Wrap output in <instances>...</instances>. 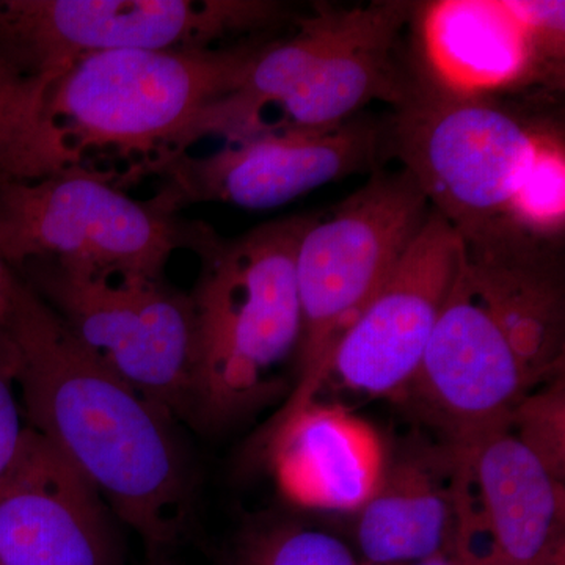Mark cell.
I'll return each mask as SVG.
<instances>
[{
  "label": "cell",
  "instance_id": "obj_1",
  "mask_svg": "<svg viewBox=\"0 0 565 565\" xmlns=\"http://www.w3.org/2000/svg\"><path fill=\"white\" fill-rule=\"evenodd\" d=\"M0 332L28 426L98 490L147 555L173 553L200 490L180 419L84 351L24 281Z\"/></svg>",
  "mask_w": 565,
  "mask_h": 565
},
{
  "label": "cell",
  "instance_id": "obj_2",
  "mask_svg": "<svg viewBox=\"0 0 565 565\" xmlns=\"http://www.w3.org/2000/svg\"><path fill=\"white\" fill-rule=\"evenodd\" d=\"M315 215H291L199 253L191 297L195 373L189 424L218 433L286 397L281 371L296 362L302 334L297 252Z\"/></svg>",
  "mask_w": 565,
  "mask_h": 565
},
{
  "label": "cell",
  "instance_id": "obj_3",
  "mask_svg": "<svg viewBox=\"0 0 565 565\" xmlns=\"http://www.w3.org/2000/svg\"><path fill=\"white\" fill-rule=\"evenodd\" d=\"M415 3L316 7L292 35L269 40L236 90L199 115L181 139H241L264 129H323L374 102L396 106L408 71L397 63L401 33Z\"/></svg>",
  "mask_w": 565,
  "mask_h": 565
},
{
  "label": "cell",
  "instance_id": "obj_4",
  "mask_svg": "<svg viewBox=\"0 0 565 565\" xmlns=\"http://www.w3.org/2000/svg\"><path fill=\"white\" fill-rule=\"evenodd\" d=\"M269 40L88 55L52 82L47 114L85 163L90 156L126 167L154 161L206 107L236 90Z\"/></svg>",
  "mask_w": 565,
  "mask_h": 565
},
{
  "label": "cell",
  "instance_id": "obj_5",
  "mask_svg": "<svg viewBox=\"0 0 565 565\" xmlns=\"http://www.w3.org/2000/svg\"><path fill=\"white\" fill-rule=\"evenodd\" d=\"M385 125V148L462 243L508 232L509 212L557 121L503 98L457 95L416 68Z\"/></svg>",
  "mask_w": 565,
  "mask_h": 565
},
{
  "label": "cell",
  "instance_id": "obj_6",
  "mask_svg": "<svg viewBox=\"0 0 565 565\" xmlns=\"http://www.w3.org/2000/svg\"><path fill=\"white\" fill-rule=\"evenodd\" d=\"M411 173L375 170L371 180L303 233L297 252L302 334L294 385L280 411L263 427L252 452L305 408L327 382L338 341L381 291L429 215Z\"/></svg>",
  "mask_w": 565,
  "mask_h": 565
},
{
  "label": "cell",
  "instance_id": "obj_7",
  "mask_svg": "<svg viewBox=\"0 0 565 565\" xmlns=\"http://www.w3.org/2000/svg\"><path fill=\"white\" fill-rule=\"evenodd\" d=\"M14 273L84 351L189 424L195 373L191 294L166 275L57 259H32Z\"/></svg>",
  "mask_w": 565,
  "mask_h": 565
},
{
  "label": "cell",
  "instance_id": "obj_8",
  "mask_svg": "<svg viewBox=\"0 0 565 565\" xmlns=\"http://www.w3.org/2000/svg\"><path fill=\"white\" fill-rule=\"evenodd\" d=\"M114 170L88 166L36 181L0 182V256L17 270L32 259L120 267L162 277L174 252L199 255L210 226L137 202Z\"/></svg>",
  "mask_w": 565,
  "mask_h": 565
},
{
  "label": "cell",
  "instance_id": "obj_9",
  "mask_svg": "<svg viewBox=\"0 0 565 565\" xmlns=\"http://www.w3.org/2000/svg\"><path fill=\"white\" fill-rule=\"evenodd\" d=\"M288 9L267 0H0V58L54 82L121 50H206L264 36Z\"/></svg>",
  "mask_w": 565,
  "mask_h": 565
},
{
  "label": "cell",
  "instance_id": "obj_10",
  "mask_svg": "<svg viewBox=\"0 0 565 565\" xmlns=\"http://www.w3.org/2000/svg\"><path fill=\"white\" fill-rule=\"evenodd\" d=\"M385 150V125L356 115L332 128L264 129L211 154L163 156L122 170L117 185L156 178L148 202L170 214L199 203L266 211L351 174L374 173Z\"/></svg>",
  "mask_w": 565,
  "mask_h": 565
},
{
  "label": "cell",
  "instance_id": "obj_11",
  "mask_svg": "<svg viewBox=\"0 0 565 565\" xmlns=\"http://www.w3.org/2000/svg\"><path fill=\"white\" fill-rule=\"evenodd\" d=\"M564 2L444 0L415 7L416 65L445 90L501 98L564 85Z\"/></svg>",
  "mask_w": 565,
  "mask_h": 565
},
{
  "label": "cell",
  "instance_id": "obj_12",
  "mask_svg": "<svg viewBox=\"0 0 565 565\" xmlns=\"http://www.w3.org/2000/svg\"><path fill=\"white\" fill-rule=\"evenodd\" d=\"M535 385L459 258L422 363L399 399L438 440L462 451L505 426Z\"/></svg>",
  "mask_w": 565,
  "mask_h": 565
},
{
  "label": "cell",
  "instance_id": "obj_13",
  "mask_svg": "<svg viewBox=\"0 0 565 565\" xmlns=\"http://www.w3.org/2000/svg\"><path fill=\"white\" fill-rule=\"evenodd\" d=\"M462 241L430 210L403 259L338 341L330 379L367 396L399 397L411 384L434 332Z\"/></svg>",
  "mask_w": 565,
  "mask_h": 565
},
{
  "label": "cell",
  "instance_id": "obj_14",
  "mask_svg": "<svg viewBox=\"0 0 565 565\" xmlns=\"http://www.w3.org/2000/svg\"><path fill=\"white\" fill-rule=\"evenodd\" d=\"M460 451V449H459ZM465 565H565V486L505 426L462 449Z\"/></svg>",
  "mask_w": 565,
  "mask_h": 565
},
{
  "label": "cell",
  "instance_id": "obj_15",
  "mask_svg": "<svg viewBox=\"0 0 565 565\" xmlns=\"http://www.w3.org/2000/svg\"><path fill=\"white\" fill-rule=\"evenodd\" d=\"M114 516L98 490L28 427L0 482V565H121Z\"/></svg>",
  "mask_w": 565,
  "mask_h": 565
},
{
  "label": "cell",
  "instance_id": "obj_16",
  "mask_svg": "<svg viewBox=\"0 0 565 565\" xmlns=\"http://www.w3.org/2000/svg\"><path fill=\"white\" fill-rule=\"evenodd\" d=\"M468 504L459 449L416 440L385 459L373 493L356 514L362 563L404 565L455 555Z\"/></svg>",
  "mask_w": 565,
  "mask_h": 565
},
{
  "label": "cell",
  "instance_id": "obj_17",
  "mask_svg": "<svg viewBox=\"0 0 565 565\" xmlns=\"http://www.w3.org/2000/svg\"><path fill=\"white\" fill-rule=\"evenodd\" d=\"M256 456L273 465L297 501L330 511H359L385 462L370 427L318 404L286 424Z\"/></svg>",
  "mask_w": 565,
  "mask_h": 565
},
{
  "label": "cell",
  "instance_id": "obj_18",
  "mask_svg": "<svg viewBox=\"0 0 565 565\" xmlns=\"http://www.w3.org/2000/svg\"><path fill=\"white\" fill-rule=\"evenodd\" d=\"M50 87L0 58V182L43 180L88 166L47 114Z\"/></svg>",
  "mask_w": 565,
  "mask_h": 565
},
{
  "label": "cell",
  "instance_id": "obj_19",
  "mask_svg": "<svg viewBox=\"0 0 565 565\" xmlns=\"http://www.w3.org/2000/svg\"><path fill=\"white\" fill-rule=\"evenodd\" d=\"M337 535L286 519L248 523L234 542L230 565H360Z\"/></svg>",
  "mask_w": 565,
  "mask_h": 565
},
{
  "label": "cell",
  "instance_id": "obj_20",
  "mask_svg": "<svg viewBox=\"0 0 565 565\" xmlns=\"http://www.w3.org/2000/svg\"><path fill=\"white\" fill-rule=\"evenodd\" d=\"M564 136L559 125L546 134L509 212L516 233L548 244H563L565 225Z\"/></svg>",
  "mask_w": 565,
  "mask_h": 565
},
{
  "label": "cell",
  "instance_id": "obj_21",
  "mask_svg": "<svg viewBox=\"0 0 565 565\" xmlns=\"http://www.w3.org/2000/svg\"><path fill=\"white\" fill-rule=\"evenodd\" d=\"M511 433L530 449L557 481L565 479L564 374L526 394L509 416Z\"/></svg>",
  "mask_w": 565,
  "mask_h": 565
},
{
  "label": "cell",
  "instance_id": "obj_22",
  "mask_svg": "<svg viewBox=\"0 0 565 565\" xmlns=\"http://www.w3.org/2000/svg\"><path fill=\"white\" fill-rule=\"evenodd\" d=\"M28 427L17 399L10 344L0 332V482L17 462Z\"/></svg>",
  "mask_w": 565,
  "mask_h": 565
},
{
  "label": "cell",
  "instance_id": "obj_23",
  "mask_svg": "<svg viewBox=\"0 0 565 565\" xmlns=\"http://www.w3.org/2000/svg\"><path fill=\"white\" fill-rule=\"evenodd\" d=\"M21 278L0 256V322L9 315L14 297L21 288Z\"/></svg>",
  "mask_w": 565,
  "mask_h": 565
},
{
  "label": "cell",
  "instance_id": "obj_24",
  "mask_svg": "<svg viewBox=\"0 0 565 565\" xmlns=\"http://www.w3.org/2000/svg\"><path fill=\"white\" fill-rule=\"evenodd\" d=\"M360 565H374L362 563ZM404 565H465L459 557L452 555H438L434 557H429V559L419 561V563L414 564H404Z\"/></svg>",
  "mask_w": 565,
  "mask_h": 565
},
{
  "label": "cell",
  "instance_id": "obj_25",
  "mask_svg": "<svg viewBox=\"0 0 565 565\" xmlns=\"http://www.w3.org/2000/svg\"><path fill=\"white\" fill-rule=\"evenodd\" d=\"M141 565H180L178 561H174L173 553H151L147 555V559Z\"/></svg>",
  "mask_w": 565,
  "mask_h": 565
}]
</instances>
